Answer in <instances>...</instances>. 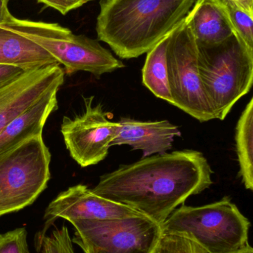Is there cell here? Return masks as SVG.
Returning a JSON list of instances; mask_svg holds the SVG:
<instances>
[{"label": "cell", "mask_w": 253, "mask_h": 253, "mask_svg": "<svg viewBox=\"0 0 253 253\" xmlns=\"http://www.w3.org/2000/svg\"><path fill=\"white\" fill-rule=\"evenodd\" d=\"M170 34L147 53L143 68L142 77L144 85L156 97L172 105L173 102L169 91L166 66V47Z\"/></svg>", "instance_id": "16"}, {"label": "cell", "mask_w": 253, "mask_h": 253, "mask_svg": "<svg viewBox=\"0 0 253 253\" xmlns=\"http://www.w3.org/2000/svg\"><path fill=\"white\" fill-rule=\"evenodd\" d=\"M156 253H208L194 241L175 234L163 233Z\"/></svg>", "instance_id": "20"}, {"label": "cell", "mask_w": 253, "mask_h": 253, "mask_svg": "<svg viewBox=\"0 0 253 253\" xmlns=\"http://www.w3.org/2000/svg\"><path fill=\"white\" fill-rule=\"evenodd\" d=\"M94 99L83 97L84 112L74 118L64 117L61 124L65 147L82 168L104 160L120 129L119 122L111 121V114L104 111L101 104L94 106Z\"/></svg>", "instance_id": "9"}, {"label": "cell", "mask_w": 253, "mask_h": 253, "mask_svg": "<svg viewBox=\"0 0 253 253\" xmlns=\"http://www.w3.org/2000/svg\"><path fill=\"white\" fill-rule=\"evenodd\" d=\"M70 223L75 229L73 243L85 253H156L163 234L161 225L144 215Z\"/></svg>", "instance_id": "7"}, {"label": "cell", "mask_w": 253, "mask_h": 253, "mask_svg": "<svg viewBox=\"0 0 253 253\" xmlns=\"http://www.w3.org/2000/svg\"><path fill=\"white\" fill-rule=\"evenodd\" d=\"M90 1L92 0H37L38 2L55 9L62 15L67 14L71 10L82 7Z\"/></svg>", "instance_id": "22"}, {"label": "cell", "mask_w": 253, "mask_h": 253, "mask_svg": "<svg viewBox=\"0 0 253 253\" xmlns=\"http://www.w3.org/2000/svg\"><path fill=\"white\" fill-rule=\"evenodd\" d=\"M239 174L248 190H253V99L245 107L236 130Z\"/></svg>", "instance_id": "17"}, {"label": "cell", "mask_w": 253, "mask_h": 253, "mask_svg": "<svg viewBox=\"0 0 253 253\" xmlns=\"http://www.w3.org/2000/svg\"><path fill=\"white\" fill-rule=\"evenodd\" d=\"M5 25L49 52L59 65H63L66 75L86 71L100 77L125 67L97 40L76 35L58 24L14 17L11 23Z\"/></svg>", "instance_id": "5"}, {"label": "cell", "mask_w": 253, "mask_h": 253, "mask_svg": "<svg viewBox=\"0 0 253 253\" xmlns=\"http://www.w3.org/2000/svg\"><path fill=\"white\" fill-rule=\"evenodd\" d=\"M234 28L235 34L253 50V15L247 13L230 0H220Z\"/></svg>", "instance_id": "18"}, {"label": "cell", "mask_w": 253, "mask_h": 253, "mask_svg": "<svg viewBox=\"0 0 253 253\" xmlns=\"http://www.w3.org/2000/svg\"><path fill=\"white\" fill-rule=\"evenodd\" d=\"M196 0H100L96 31L121 59L148 53L185 19Z\"/></svg>", "instance_id": "2"}, {"label": "cell", "mask_w": 253, "mask_h": 253, "mask_svg": "<svg viewBox=\"0 0 253 253\" xmlns=\"http://www.w3.org/2000/svg\"><path fill=\"white\" fill-rule=\"evenodd\" d=\"M51 154L43 135L0 156V217L32 205L47 188Z\"/></svg>", "instance_id": "6"}, {"label": "cell", "mask_w": 253, "mask_h": 253, "mask_svg": "<svg viewBox=\"0 0 253 253\" xmlns=\"http://www.w3.org/2000/svg\"><path fill=\"white\" fill-rule=\"evenodd\" d=\"M59 65L28 70L0 87V132L13 119L47 96L59 91L65 81Z\"/></svg>", "instance_id": "11"}, {"label": "cell", "mask_w": 253, "mask_h": 253, "mask_svg": "<svg viewBox=\"0 0 253 253\" xmlns=\"http://www.w3.org/2000/svg\"><path fill=\"white\" fill-rule=\"evenodd\" d=\"M0 253H29L26 229L19 227L0 234Z\"/></svg>", "instance_id": "21"}, {"label": "cell", "mask_w": 253, "mask_h": 253, "mask_svg": "<svg viewBox=\"0 0 253 253\" xmlns=\"http://www.w3.org/2000/svg\"><path fill=\"white\" fill-rule=\"evenodd\" d=\"M184 22L198 44L221 42L235 34L220 0H196Z\"/></svg>", "instance_id": "13"}, {"label": "cell", "mask_w": 253, "mask_h": 253, "mask_svg": "<svg viewBox=\"0 0 253 253\" xmlns=\"http://www.w3.org/2000/svg\"><path fill=\"white\" fill-rule=\"evenodd\" d=\"M0 64L25 70L59 65L49 52L7 25L0 26Z\"/></svg>", "instance_id": "15"}, {"label": "cell", "mask_w": 253, "mask_h": 253, "mask_svg": "<svg viewBox=\"0 0 253 253\" xmlns=\"http://www.w3.org/2000/svg\"><path fill=\"white\" fill-rule=\"evenodd\" d=\"M120 129L111 146H131L133 150H142L144 158L163 154L172 147L174 138L181 136L178 126L167 120L142 122L130 118H120Z\"/></svg>", "instance_id": "12"}, {"label": "cell", "mask_w": 253, "mask_h": 253, "mask_svg": "<svg viewBox=\"0 0 253 253\" xmlns=\"http://www.w3.org/2000/svg\"><path fill=\"white\" fill-rule=\"evenodd\" d=\"M14 16L8 8V0H0V26L11 23Z\"/></svg>", "instance_id": "24"}, {"label": "cell", "mask_w": 253, "mask_h": 253, "mask_svg": "<svg viewBox=\"0 0 253 253\" xmlns=\"http://www.w3.org/2000/svg\"><path fill=\"white\" fill-rule=\"evenodd\" d=\"M58 92L49 93L13 119L0 132V156L32 137L43 135L49 117L58 109Z\"/></svg>", "instance_id": "14"}, {"label": "cell", "mask_w": 253, "mask_h": 253, "mask_svg": "<svg viewBox=\"0 0 253 253\" xmlns=\"http://www.w3.org/2000/svg\"><path fill=\"white\" fill-rule=\"evenodd\" d=\"M166 66L172 105L201 123L215 120L199 76L197 44L184 19L169 36Z\"/></svg>", "instance_id": "8"}, {"label": "cell", "mask_w": 253, "mask_h": 253, "mask_svg": "<svg viewBox=\"0 0 253 253\" xmlns=\"http://www.w3.org/2000/svg\"><path fill=\"white\" fill-rule=\"evenodd\" d=\"M27 71L16 65L0 64V87L14 81Z\"/></svg>", "instance_id": "23"}, {"label": "cell", "mask_w": 253, "mask_h": 253, "mask_svg": "<svg viewBox=\"0 0 253 253\" xmlns=\"http://www.w3.org/2000/svg\"><path fill=\"white\" fill-rule=\"evenodd\" d=\"M237 4L242 10L253 15V0H230Z\"/></svg>", "instance_id": "25"}, {"label": "cell", "mask_w": 253, "mask_h": 253, "mask_svg": "<svg viewBox=\"0 0 253 253\" xmlns=\"http://www.w3.org/2000/svg\"><path fill=\"white\" fill-rule=\"evenodd\" d=\"M141 215H144L126 205L98 196L87 186L77 184L59 193L46 208V227L41 239L46 230L59 218L71 222L77 220L106 221Z\"/></svg>", "instance_id": "10"}, {"label": "cell", "mask_w": 253, "mask_h": 253, "mask_svg": "<svg viewBox=\"0 0 253 253\" xmlns=\"http://www.w3.org/2000/svg\"><path fill=\"white\" fill-rule=\"evenodd\" d=\"M197 47L205 96L215 120L223 121L252 87L253 50L236 34L221 42L197 44Z\"/></svg>", "instance_id": "3"}, {"label": "cell", "mask_w": 253, "mask_h": 253, "mask_svg": "<svg viewBox=\"0 0 253 253\" xmlns=\"http://www.w3.org/2000/svg\"><path fill=\"white\" fill-rule=\"evenodd\" d=\"M233 253H253V249L251 245H248L245 248Z\"/></svg>", "instance_id": "26"}, {"label": "cell", "mask_w": 253, "mask_h": 253, "mask_svg": "<svg viewBox=\"0 0 253 253\" xmlns=\"http://www.w3.org/2000/svg\"><path fill=\"white\" fill-rule=\"evenodd\" d=\"M161 227L163 233L188 238L208 253H233L249 245L251 222L228 197L203 206L182 205Z\"/></svg>", "instance_id": "4"}, {"label": "cell", "mask_w": 253, "mask_h": 253, "mask_svg": "<svg viewBox=\"0 0 253 253\" xmlns=\"http://www.w3.org/2000/svg\"><path fill=\"white\" fill-rule=\"evenodd\" d=\"M212 172L203 153L179 150L122 165L100 177L92 190L162 225L189 197L212 185Z\"/></svg>", "instance_id": "1"}, {"label": "cell", "mask_w": 253, "mask_h": 253, "mask_svg": "<svg viewBox=\"0 0 253 253\" xmlns=\"http://www.w3.org/2000/svg\"><path fill=\"white\" fill-rule=\"evenodd\" d=\"M40 253H75L72 239L65 225L56 229L49 236H45L39 242Z\"/></svg>", "instance_id": "19"}]
</instances>
